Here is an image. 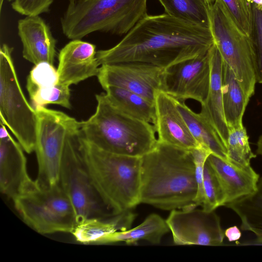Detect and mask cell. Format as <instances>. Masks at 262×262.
Listing matches in <instances>:
<instances>
[{
  "label": "cell",
  "mask_w": 262,
  "mask_h": 262,
  "mask_svg": "<svg viewBox=\"0 0 262 262\" xmlns=\"http://www.w3.org/2000/svg\"><path fill=\"white\" fill-rule=\"evenodd\" d=\"M28 92L35 108L50 104L69 109L71 107L70 86L60 82L52 87L35 89Z\"/></svg>",
  "instance_id": "f546056e"
},
{
  "label": "cell",
  "mask_w": 262,
  "mask_h": 262,
  "mask_svg": "<svg viewBox=\"0 0 262 262\" xmlns=\"http://www.w3.org/2000/svg\"><path fill=\"white\" fill-rule=\"evenodd\" d=\"M165 71L150 64L124 62L101 65L97 76L103 89L120 88L155 103L156 93L164 90Z\"/></svg>",
  "instance_id": "8fae6325"
},
{
  "label": "cell",
  "mask_w": 262,
  "mask_h": 262,
  "mask_svg": "<svg viewBox=\"0 0 262 262\" xmlns=\"http://www.w3.org/2000/svg\"><path fill=\"white\" fill-rule=\"evenodd\" d=\"M170 231L166 222L160 215L151 214L139 226L125 231H116L107 236L101 244L124 242L136 244L140 240L154 244L160 243L163 236Z\"/></svg>",
  "instance_id": "cb8c5ba5"
},
{
  "label": "cell",
  "mask_w": 262,
  "mask_h": 262,
  "mask_svg": "<svg viewBox=\"0 0 262 262\" xmlns=\"http://www.w3.org/2000/svg\"><path fill=\"white\" fill-rule=\"evenodd\" d=\"M176 103L191 134L200 146L227 160L226 148L212 126L200 113H196L191 110L184 101L176 99Z\"/></svg>",
  "instance_id": "7402d4cb"
},
{
  "label": "cell",
  "mask_w": 262,
  "mask_h": 262,
  "mask_svg": "<svg viewBox=\"0 0 262 262\" xmlns=\"http://www.w3.org/2000/svg\"><path fill=\"white\" fill-rule=\"evenodd\" d=\"M155 106L156 115L152 125L158 141L187 150L201 147L191 134L175 98L159 91L156 94Z\"/></svg>",
  "instance_id": "9a60e30c"
},
{
  "label": "cell",
  "mask_w": 262,
  "mask_h": 262,
  "mask_svg": "<svg viewBox=\"0 0 262 262\" xmlns=\"http://www.w3.org/2000/svg\"><path fill=\"white\" fill-rule=\"evenodd\" d=\"M204 201L202 208L213 211L225 206L226 196L224 189L212 167L206 160L204 169Z\"/></svg>",
  "instance_id": "f1b7e54d"
},
{
  "label": "cell",
  "mask_w": 262,
  "mask_h": 262,
  "mask_svg": "<svg viewBox=\"0 0 262 262\" xmlns=\"http://www.w3.org/2000/svg\"><path fill=\"white\" fill-rule=\"evenodd\" d=\"M8 1H14V0H8Z\"/></svg>",
  "instance_id": "ab89813d"
},
{
  "label": "cell",
  "mask_w": 262,
  "mask_h": 262,
  "mask_svg": "<svg viewBox=\"0 0 262 262\" xmlns=\"http://www.w3.org/2000/svg\"><path fill=\"white\" fill-rule=\"evenodd\" d=\"M59 83L57 70L53 64L47 62H40L33 67L27 80L28 92L39 89L52 87Z\"/></svg>",
  "instance_id": "4dcf8cb0"
},
{
  "label": "cell",
  "mask_w": 262,
  "mask_h": 262,
  "mask_svg": "<svg viewBox=\"0 0 262 262\" xmlns=\"http://www.w3.org/2000/svg\"><path fill=\"white\" fill-rule=\"evenodd\" d=\"M23 221L38 233H71L77 224L72 204L59 183L37 186L13 201Z\"/></svg>",
  "instance_id": "ba28073f"
},
{
  "label": "cell",
  "mask_w": 262,
  "mask_h": 262,
  "mask_svg": "<svg viewBox=\"0 0 262 262\" xmlns=\"http://www.w3.org/2000/svg\"><path fill=\"white\" fill-rule=\"evenodd\" d=\"M256 153L262 156V135L259 137L257 142Z\"/></svg>",
  "instance_id": "d590c367"
},
{
  "label": "cell",
  "mask_w": 262,
  "mask_h": 262,
  "mask_svg": "<svg viewBox=\"0 0 262 262\" xmlns=\"http://www.w3.org/2000/svg\"><path fill=\"white\" fill-rule=\"evenodd\" d=\"M210 49L203 55L166 69L164 91L178 100L185 101L190 99L201 104L203 103L207 96L210 81Z\"/></svg>",
  "instance_id": "4fadbf2b"
},
{
  "label": "cell",
  "mask_w": 262,
  "mask_h": 262,
  "mask_svg": "<svg viewBox=\"0 0 262 262\" xmlns=\"http://www.w3.org/2000/svg\"><path fill=\"white\" fill-rule=\"evenodd\" d=\"M225 235L229 242L237 241L241 237L242 233L236 226L227 228L225 231Z\"/></svg>",
  "instance_id": "e575fe53"
},
{
  "label": "cell",
  "mask_w": 262,
  "mask_h": 262,
  "mask_svg": "<svg viewBox=\"0 0 262 262\" xmlns=\"http://www.w3.org/2000/svg\"><path fill=\"white\" fill-rule=\"evenodd\" d=\"M94 114L81 121L83 138L96 146L114 154L142 157L156 146L154 125L123 113L105 93L96 95Z\"/></svg>",
  "instance_id": "277c9868"
},
{
  "label": "cell",
  "mask_w": 262,
  "mask_h": 262,
  "mask_svg": "<svg viewBox=\"0 0 262 262\" xmlns=\"http://www.w3.org/2000/svg\"><path fill=\"white\" fill-rule=\"evenodd\" d=\"M210 25L214 44L223 61L250 98L254 94L256 80L249 37L239 30L217 0L210 6Z\"/></svg>",
  "instance_id": "30bf717a"
},
{
  "label": "cell",
  "mask_w": 262,
  "mask_h": 262,
  "mask_svg": "<svg viewBox=\"0 0 262 262\" xmlns=\"http://www.w3.org/2000/svg\"><path fill=\"white\" fill-rule=\"evenodd\" d=\"M210 4H212L215 0H207Z\"/></svg>",
  "instance_id": "74e56055"
},
{
  "label": "cell",
  "mask_w": 262,
  "mask_h": 262,
  "mask_svg": "<svg viewBox=\"0 0 262 262\" xmlns=\"http://www.w3.org/2000/svg\"><path fill=\"white\" fill-rule=\"evenodd\" d=\"M147 0H76L61 18L63 34L81 39L96 31L127 34L147 14Z\"/></svg>",
  "instance_id": "5b68a950"
},
{
  "label": "cell",
  "mask_w": 262,
  "mask_h": 262,
  "mask_svg": "<svg viewBox=\"0 0 262 262\" xmlns=\"http://www.w3.org/2000/svg\"><path fill=\"white\" fill-rule=\"evenodd\" d=\"M70 2H74V1H75L76 0H68Z\"/></svg>",
  "instance_id": "f35d334b"
},
{
  "label": "cell",
  "mask_w": 262,
  "mask_h": 262,
  "mask_svg": "<svg viewBox=\"0 0 262 262\" xmlns=\"http://www.w3.org/2000/svg\"><path fill=\"white\" fill-rule=\"evenodd\" d=\"M166 222L176 245L220 246L223 243L225 232L214 210L174 209Z\"/></svg>",
  "instance_id": "7c38bea8"
},
{
  "label": "cell",
  "mask_w": 262,
  "mask_h": 262,
  "mask_svg": "<svg viewBox=\"0 0 262 262\" xmlns=\"http://www.w3.org/2000/svg\"><path fill=\"white\" fill-rule=\"evenodd\" d=\"M225 206L239 216L241 228L252 232L256 237L257 244H262V178H259L254 192L228 203Z\"/></svg>",
  "instance_id": "603a6c76"
},
{
  "label": "cell",
  "mask_w": 262,
  "mask_h": 262,
  "mask_svg": "<svg viewBox=\"0 0 262 262\" xmlns=\"http://www.w3.org/2000/svg\"><path fill=\"white\" fill-rule=\"evenodd\" d=\"M17 29L26 60L34 64L42 61L54 63L57 41L41 17L26 16L18 21Z\"/></svg>",
  "instance_id": "e0dca14e"
},
{
  "label": "cell",
  "mask_w": 262,
  "mask_h": 262,
  "mask_svg": "<svg viewBox=\"0 0 262 262\" xmlns=\"http://www.w3.org/2000/svg\"><path fill=\"white\" fill-rule=\"evenodd\" d=\"M210 85L207 96L201 104L200 113L216 130L226 148L229 132L225 119L223 103V60L214 43L210 49Z\"/></svg>",
  "instance_id": "ac0fdd59"
},
{
  "label": "cell",
  "mask_w": 262,
  "mask_h": 262,
  "mask_svg": "<svg viewBox=\"0 0 262 262\" xmlns=\"http://www.w3.org/2000/svg\"><path fill=\"white\" fill-rule=\"evenodd\" d=\"M207 160L225 192L226 204L256 190L259 176L252 168L239 167L213 153L209 155Z\"/></svg>",
  "instance_id": "d6986e66"
},
{
  "label": "cell",
  "mask_w": 262,
  "mask_h": 262,
  "mask_svg": "<svg viewBox=\"0 0 262 262\" xmlns=\"http://www.w3.org/2000/svg\"><path fill=\"white\" fill-rule=\"evenodd\" d=\"M229 132L226 145L228 161L244 169L252 168L250 162L256 157V155L251 149L246 128L243 126L229 129Z\"/></svg>",
  "instance_id": "4316f807"
},
{
  "label": "cell",
  "mask_w": 262,
  "mask_h": 262,
  "mask_svg": "<svg viewBox=\"0 0 262 262\" xmlns=\"http://www.w3.org/2000/svg\"><path fill=\"white\" fill-rule=\"evenodd\" d=\"M233 22L249 36L250 31L251 0H217Z\"/></svg>",
  "instance_id": "1f68e13d"
},
{
  "label": "cell",
  "mask_w": 262,
  "mask_h": 262,
  "mask_svg": "<svg viewBox=\"0 0 262 262\" xmlns=\"http://www.w3.org/2000/svg\"><path fill=\"white\" fill-rule=\"evenodd\" d=\"M135 217L136 214L128 210L108 220L88 218L78 223L71 234L77 242L82 244H101L110 234L129 229Z\"/></svg>",
  "instance_id": "ffe728a7"
},
{
  "label": "cell",
  "mask_w": 262,
  "mask_h": 262,
  "mask_svg": "<svg viewBox=\"0 0 262 262\" xmlns=\"http://www.w3.org/2000/svg\"><path fill=\"white\" fill-rule=\"evenodd\" d=\"M24 149L1 122L0 190L13 201L35 189L36 180L30 177Z\"/></svg>",
  "instance_id": "5bb4252c"
},
{
  "label": "cell",
  "mask_w": 262,
  "mask_h": 262,
  "mask_svg": "<svg viewBox=\"0 0 262 262\" xmlns=\"http://www.w3.org/2000/svg\"><path fill=\"white\" fill-rule=\"evenodd\" d=\"M54 0H14L11 6L17 13L25 16L39 15L49 12Z\"/></svg>",
  "instance_id": "836d02e7"
},
{
  "label": "cell",
  "mask_w": 262,
  "mask_h": 262,
  "mask_svg": "<svg viewBox=\"0 0 262 262\" xmlns=\"http://www.w3.org/2000/svg\"><path fill=\"white\" fill-rule=\"evenodd\" d=\"M96 46L81 39H73L59 51L57 69L59 82L70 86L97 76L99 64Z\"/></svg>",
  "instance_id": "2e32d148"
},
{
  "label": "cell",
  "mask_w": 262,
  "mask_h": 262,
  "mask_svg": "<svg viewBox=\"0 0 262 262\" xmlns=\"http://www.w3.org/2000/svg\"><path fill=\"white\" fill-rule=\"evenodd\" d=\"M4 0H0V10L1 11L2 9V6Z\"/></svg>",
  "instance_id": "8d00e7d4"
},
{
  "label": "cell",
  "mask_w": 262,
  "mask_h": 262,
  "mask_svg": "<svg viewBox=\"0 0 262 262\" xmlns=\"http://www.w3.org/2000/svg\"><path fill=\"white\" fill-rule=\"evenodd\" d=\"M81 152L95 189L113 215L140 204L141 157L105 151L83 136Z\"/></svg>",
  "instance_id": "3957f363"
},
{
  "label": "cell",
  "mask_w": 262,
  "mask_h": 262,
  "mask_svg": "<svg viewBox=\"0 0 262 262\" xmlns=\"http://www.w3.org/2000/svg\"><path fill=\"white\" fill-rule=\"evenodd\" d=\"M37 118L36 153L38 174L35 180L41 187L59 183L62 158L70 138L81 129V122L63 112L45 106L34 108Z\"/></svg>",
  "instance_id": "8992f818"
},
{
  "label": "cell",
  "mask_w": 262,
  "mask_h": 262,
  "mask_svg": "<svg viewBox=\"0 0 262 262\" xmlns=\"http://www.w3.org/2000/svg\"><path fill=\"white\" fill-rule=\"evenodd\" d=\"M80 129L69 140L62 158L59 184L73 207L77 224L86 219L114 216L106 207L93 185L81 152Z\"/></svg>",
  "instance_id": "9c48e42d"
},
{
  "label": "cell",
  "mask_w": 262,
  "mask_h": 262,
  "mask_svg": "<svg viewBox=\"0 0 262 262\" xmlns=\"http://www.w3.org/2000/svg\"><path fill=\"white\" fill-rule=\"evenodd\" d=\"M222 92L224 116L229 130L243 127V117L250 98L244 93L232 69L224 61Z\"/></svg>",
  "instance_id": "44dd1931"
},
{
  "label": "cell",
  "mask_w": 262,
  "mask_h": 262,
  "mask_svg": "<svg viewBox=\"0 0 262 262\" xmlns=\"http://www.w3.org/2000/svg\"><path fill=\"white\" fill-rule=\"evenodd\" d=\"M13 48L4 43L0 49V118L25 151H35L37 118L20 85L12 57Z\"/></svg>",
  "instance_id": "52a82bcc"
},
{
  "label": "cell",
  "mask_w": 262,
  "mask_h": 262,
  "mask_svg": "<svg viewBox=\"0 0 262 262\" xmlns=\"http://www.w3.org/2000/svg\"><path fill=\"white\" fill-rule=\"evenodd\" d=\"M195 164L191 150L160 142L141 157L140 203L172 210L196 208Z\"/></svg>",
  "instance_id": "7a4b0ae2"
},
{
  "label": "cell",
  "mask_w": 262,
  "mask_h": 262,
  "mask_svg": "<svg viewBox=\"0 0 262 262\" xmlns=\"http://www.w3.org/2000/svg\"><path fill=\"white\" fill-rule=\"evenodd\" d=\"M209 28L166 13L147 14L114 47L97 51L100 66L137 62L165 70L203 55L214 44Z\"/></svg>",
  "instance_id": "6da1fadb"
},
{
  "label": "cell",
  "mask_w": 262,
  "mask_h": 262,
  "mask_svg": "<svg viewBox=\"0 0 262 262\" xmlns=\"http://www.w3.org/2000/svg\"><path fill=\"white\" fill-rule=\"evenodd\" d=\"M165 13L177 19L209 28L211 5L207 0H158Z\"/></svg>",
  "instance_id": "484cf974"
},
{
  "label": "cell",
  "mask_w": 262,
  "mask_h": 262,
  "mask_svg": "<svg viewBox=\"0 0 262 262\" xmlns=\"http://www.w3.org/2000/svg\"><path fill=\"white\" fill-rule=\"evenodd\" d=\"M103 89L109 100L122 112L136 119L154 124L156 115L155 103L137 94L120 88L110 86Z\"/></svg>",
  "instance_id": "d4e9b609"
},
{
  "label": "cell",
  "mask_w": 262,
  "mask_h": 262,
  "mask_svg": "<svg viewBox=\"0 0 262 262\" xmlns=\"http://www.w3.org/2000/svg\"><path fill=\"white\" fill-rule=\"evenodd\" d=\"M250 39L256 82L262 84V3H251Z\"/></svg>",
  "instance_id": "83f0119b"
},
{
  "label": "cell",
  "mask_w": 262,
  "mask_h": 262,
  "mask_svg": "<svg viewBox=\"0 0 262 262\" xmlns=\"http://www.w3.org/2000/svg\"><path fill=\"white\" fill-rule=\"evenodd\" d=\"M195 164V179L197 184V193L195 199L196 207L202 206L204 201V169L205 162L211 152L203 147L191 150Z\"/></svg>",
  "instance_id": "d6a6232c"
}]
</instances>
